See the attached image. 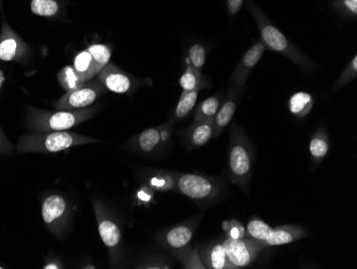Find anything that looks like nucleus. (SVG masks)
<instances>
[{"label": "nucleus", "instance_id": "nucleus-31", "mask_svg": "<svg viewBox=\"0 0 357 269\" xmlns=\"http://www.w3.org/2000/svg\"><path fill=\"white\" fill-rule=\"evenodd\" d=\"M357 76V56L354 55L353 59L351 60L350 64L347 66L346 69L344 70L340 76H339L338 80H337L336 84H335V88L338 89V88L344 87L347 84L351 83V82L354 81L355 78Z\"/></svg>", "mask_w": 357, "mask_h": 269}, {"label": "nucleus", "instance_id": "nucleus-4", "mask_svg": "<svg viewBox=\"0 0 357 269\" xmlns=\"http://www.w3.org/2000/svg\"><path fill=\"white\" fill-rule=\"evenodd\" d=\"M96 114L94 108L82 110H40L29 108L26 114V126L32 132L68 131L87 122Z\"/></svg>", "mask_w": 357, "mask_h": 269}, {"label": "nucleus", "instance_id": "nucleus-2", "mask_svg": "<svg viewBox=\"0 0 357 269\" xmlns=\"http://www.w3.org/2000/svg\"><path fill=\"white\" fill-rule=\"evenodd\" d=\"M254 145L245 132L234 124L230 133V146L228 152V176L232 184L248 192L254 166Z\"/></svg>", "mask_w": 357, "mask_h": 269}, {"label": "nucleus", "instance_id": "nucleus-13", "mask_svg": "<svg viewBox=\"0 0 357 269\" xmlns=\"http://www.w3.org/2000/svg\"><path fill=\"white\" fill-rule=\"evenodd\" d=\"M266 48L264 42L259 41L255 43L254 45L244 54L238 65L236 66L234 71L232 72L230 76L229 82L231 84V87L238 88L242 89L248 82L250 73L252 70L256 67L259 60L261 59L264 54L266 53Z\"/></svg>", "mask_w": 357, "mask_h": 269}, {"label": "nucleus", "instance_id": "nucleus-12", "mask_svg": "<svg viewBox=\"0 0 357 269\" xmlns=\"http://www.w3.org/2000/svg\"><path fill=\"white\" fill-rule=\"evenodd\" d=\"M96 80L106 90L115 94H130L137 87L135 78L110 62L96 74Z\"/></svg>", "mask_w": 357, "mask_h": 269}, {"label": "nucleus", "instance_id": "nucleus-24", "mask_svg": "<svg viewBox=\"0 0 357 269\" xmlns=\"http://www.w3.org/2000/svg\"><path fill=\"white\" fill-rule=\"evenodd\" d=\"M178 83H180L183 92H194V90H199L208 86L206 80L202 75L200 70L195 69L190 65L186 67L185 71L180 78Z\"/></svg>", "mask_w": 357, "mask_h": 269}, {"label": "nucleus", "instance_id": "nucleus-36", "mask_svg": "<svg viewBox=\"0 0 357 269\" xmlns=\"http://www.w3.org/2000/svg\"><path fill=\"white\" fill-rule=\"evenodd\" d=\"M227 9L229 12L230 15H236L242 9L244 0H226Z\"/></svg>", "mask_w": 357, "mask_h": 269}, {"label": "nucleus", "instance_id": "nucleus-33", "mask_svg": "<svg viewBox=\"0 0 357 269\" xmlns=\"http://www.w3.org/2000/svg\"><path fill=\"white\" fill-rule=\"evenodd\" d=\"M222 228L226 231L227 237L232 240H238L245 236V228H243L242 224L236 220H230L222 224Z\"/></svg>", "mask_w": 357, "mask_h": 269}, {"label": "nucleus", "instance_id": "nucleus-10", "mask_svg": "<svg viewBox=\"0 0 357 269\" xmlns=\"http://www.w3.org/2000/svg\"><path fill=\"white\" fill-rule=\"evenodd\" d=\"M27 44L12 29L3 15L0 30V61L21 62L27 57Z\"/></svg>", "mask_w": 357, "mask_h": 269}, {"label": "nucleus", "instance_id": "nucleus-8", "mask_svg": "<svg viewBox=\"0 0 357 269\" xmlns=\"http://www.w3.org/2000/svg\"><path fill=\"white\" fill-rule=\"evenodd\" d=\"M222 245L226 251L227 259L234 269L250 266L257 260L259 253L264 249L258 242L246 236L238 240L227 237Z\"/></svg>", "mask_w": 357, "mask_h": 269}, {"label": "nucleus", "instance_id": "nucleus-22", "mask_svg": "<svg viewBox=\"0 0 357 269\" xmlns=\"http://www.w3.org/2000/svg\"><path fill=\"white\" fill-rule=\"evenodd\" d=\"M30 10L38 17L54 19L62 12L60 0H30Z\"/></svg>", "mask_w": 357, "mask_h": 269}, {"label": "nucleus", "instance_id": "nucleus-26", "mask_svg": "<svg viewBox=\"0 0 357 269\" xmlns=\"http://www.w3.org/2000/svg\"><path fill=\"white\" fill-rule=\"evenodd\" d=\"M271 231H272V228L266 222L260 220L259 218H252L248 222V228L245 230V236L256 240L264 248H266L264 244H266V240H268Z\"/></svg>", "mask_w": 357, "mask_h": 269}, {"label": "nucleus", "instance_id": "nucleus-19", "mask_svg": "<svg viewBox=\"0 0 357 269\" xmlns=\"http://www.w3.org/2000/svg\"><path fill=\"white\" fill-rule=\"evenodd\" d=\"M314 108V98L308 92H296L289 100V110L292 115L304 118L310 115Z\"/></svg>", "mask_w": 357, "mask_h": 269}, {"label": "nucleus", "instance_id": "nucleus-32", "mask_svg": "<svg viewBox=\"0 0 357 269\" xmlns=\"http://www.w3.org/2000/svg\"><path fill=\"white\" fill-rule=\"evenodd\" d=\"M333 7L342 17H356L357 0H336L333 3Z\"/></svg>", "mask_w": 357, "mask_h": 269}, {"label": "nucleus", "instance_id": "nucleus-1", "mask_svg": "<svg viewBox=\"0 0 357 269\" xmlns=\"http://www.w3.org/2000/svg\"><path fill=\"white\" fill-rule=\"evenodd\" d=\"M248 9L256 21L259 31L261 35V41L268 49L276 53L282 54L287 58L294 61L298 67L306 72L316 69V64L310 58L307 57L302 51L296 48L284 34L278 29L266 14L260 10L256 3L250 0L248 3Z\"/></svg>", "mask_w": 357, "mask_h": 269}, {"label": "nucleus", "instance_id": "nucleus-20", "mask_svg": "<svg viewBox=\"0 0 357 269\" xmlns=\"http://www.w3.org/2000/svg\"><path fill=\"white\" fill-rule=\"evenodd\" d=\"M330 150V138L326 130H319L310 140V152L314 164L322 162Z\"/></svg>", "mask_w": 357, "mask_h": 269}, {"label": "nucleus", "instance_id": "nucleus-27", "mask_svg": "<svg viewBox=\"0 0 357 269\" xmlns=\"http://www.w3.org/2000/svg\"><path fill=\"white\" fill-rule=\"evenodd\" d=\"M57 78L60 86L66 92L77 89V88L82 87V86L87 83V82L84 81L83 78L78 75L73 66H67V67L62 68L59 73L57 74Z\"/></svg>", "mask_w": 357, "mask_h": 269}, {"label": "nucleus", "instance_id": "nucleus-18", "mask_svg": "<svg viewBox=\"0 0 357 269\" xmlns=\"http://www.w3.org/2000/svg\"><path fill=\"white\" fill-rule=\"evenodd\" d=\"M200 259L206 268L212 269H234L227 259L222 242L211 245L208 248L199 252Z\"/></svg>", "mask_w": 357, "mask_h": 269}, {"label": "nucleus", "instance_id": "nucleus-17", "mask_svg": "<svg viewBox=\"0 0 357 269\" xmlns=\"http://www.w3.org/2000/svg\"><path fill=\"white\" fill-rule=\"evenodd\" d=\"M213 119L194 122L186 131L185 138L190 147L197 148L206 145L211 138H213Z\"/></svg>", "mask_w": 357, "mask_h": 269}, {"label": "nucleus", "instance_id": "nucleus-7", "mask_svg": "<svg viewBox=\"0 0 357 269\" xmlns=\"http://www.w3.org/2000/svg\"><path fill=\"white\" fill-rule=\"evenodd\" d=\"M42 219L50 232L54 235L67 228L71 218V206L67 198L59 194H50L41 205Z\"/></svg>", "mask_w": 357, "mask_h": 269}, {"label": "nucleus", "instance_id": "nucleus-28", "mask_svg": "<svg viewBox=\"0 0 357 269\" xmlns=\"http://www.w3.org/2000/svg\"><path fill=\"white\" fill-rule=\"evenodd\" d=\"M87 51L93 58L94 65H96L98 73L107 64H109L110 58H112V49L106 44H92V45L88 46Z\"/></svg>", "mask_w": 357, "mask_h": 269}, {"label": "nucleus", "instance_id": "nucleus-16", "mask_svg": "<svg viewBox=\"0 0 357 269\" xmlns=\"http://www.w3.org/2000/svg\"><path fill=\"white\" fill-rule=\"evenodd\" d=\"M308 235H310V233L307 232L302 226H292V224L278 226V228H272L264 246H266V248H268V247L284 246V245L291 244V242L302 240Z\"/></svg>", "mask_w": 357, "mask_h": 269}, {"label": "nucleus", "instance_id": "nucleus-29", "mask_svg": "<svg viewBox=\"0 0 357 269\" xmlns=\"http://www.w3.org/2000/svg\"><path fill=\"white\" fill-rule=\"evenodd\" d=\"M174 254L178 256V260L183 263L185 268H206L197 250H192L188 247L183 250L176 251Z\"/></svg>", "mask_w": 357, "mask_h": 269}, {"label": "nucleus", "instance_id": "nucleus-14", "mask_svg": "<svg viewBox=\"0 0 357 269\" xmlns=\"http://www.w3.org/2000/svg\"><path fill=\"white\" fill-rule=\"evenodd\" d=\"M240 97L241 89L234 87H230L228 94L224 96V99H222L224 101H222V104H220L213 117L214 138H218L226 129V126L231 122Z\"/></svg>", "mask_w": 357, "mask_h": 269}, {"label": "nucleus", "instance_id": "nucleus-34", "mask_svg": "<svg viewBox=\"0 0 357 269\" xmlns=\"http://www.w3.org/2000/svg\"><path fill=\"white\" fill-rule=\"evenodd\" d=\"M150 184L153 188L158 189L160 191H166L169 189L174 188V178L172 174L169 175H155L150 180Z\"/></svg>", "mask_w": 357, "mask_h": 269}, {"label": "nucleus", "instance_id": "nucleus-9", "mask_svg": "<svg viewBox=\"0 0 357 269\" xmlns=\"http://www.w3.org/2000/svg\"><path fill=\"white\" fill-rule=\"evenodd\" d=\"M104 86L98 80L89 81L77 88L67 92L55 103L56 110H82L93 104L96 99L105 92Z\"/></svg>", "mask_w": 357, "mask_h": 269}, {"label": "nucleus", "instance_id": "nucleus-6", "mask_svg": "<svg viewBox=\"0 0 357 269\" xmlns=\"http://www.w3.org/2000/svg\"><path fill=\"white\" fill-rule=\"evenodd\" d=\"M93 210L100 237L109 251L110 260L116 264V262L119 261L120 252H121V228L103 203L100 201H93Z\"/></svg>", "mask_w": 357, "mask_h": 269}, {"label": "nucleus", "instance_id": "nucleus-3", "mask_svg": "<svg viewBox=\"0 0 357 269\" xmlns=\"http://www.w3.org/2000/svg\"><path fill=\"white\" fill-rule=\"evenodd\" d=\"M100 143L89 136L70 131L28 132L20 138L16 146L20 152L55 154L84 144Z\"/></svg>", "mask_w": 357, "mask_h": 269}, {"label": "nucleus", "instance_id": "nucleus-21", "mask_svg": "<svg viewBox=\"0 0 357 269\" xmlns=\"http://www.w3.org/2000/svg\"><path fill=\"white\" fill-rule=\"evenodd\" d=\"M73 68L77 72L78 75L83 78L85 82L91 81L92 78L98 74L93 58L87 50L79 52L74 57Z\"/></svg>", "mask_w": 357, "mask_h": 269}, {"label": "nucleus", "instance_id": "nucleus-11", "mask_svg": "<svg viewBox=\"0 0 357 269\" xmlns=\"http://www.w3.org/2000/svg\"><path fill=\"white\" fill-rule=\"evenodd\" d=\"M172 124L174 122H169L163 126L144 130L130 140L128 146L142 154H152L162 147L166 140H169L172 132Z\"/></svg>", "mask_w": 357, "mask_h": 269}, {"label": "nucleus", "instance_id": "nucleus-39", "mask_svg": "<svg viewBox=\"0 0 357 269\" xmlns=\"http://www.w3.org/2000/svg\"><path fill=\"white\" fill-rule=\"evenodd\" d=\"M0 10L3 12V0H0Z\"/></svg>", "mask_w": 357, "mask_h": 269}, {"label": "nucleus", "instance_id": "nucleus-40", "mask_svg": "<svg viewBox=\"0 0 357 269\" xmlns=\"http://www.w3.org/2000/svg\"><path fill=\"white\" fill-rule=\"evenodd\" d=\"M3 266H0V269H3Z\"/></svg>", "mask_w": 357, "mask_h": 269}, {"label": "nucleus", "instance_id": "nucleus-37", "mask_svg": "<svg viewBox=\"0 0 357 269\" xmlns=\"http://www.w3.org/2000/svg\"><path fill=\"white\" fill-rule=\"evenodd\" d=\"M43 268L44 269H58V268H61V265H60L59 263L50 262V263H46V264L44 265Z\"/></svg>", "mask_w": 357, "mask_h": 269}, {"label": "nucleus", "instance_id": "nucleus-38", "mask_svg": "<svg viewBox=\"0 0 357 269\" xmlns=\"http://www.w3.org/2000/svg\"><path fill=\"white\" fill-rule=\"evenodd\" d=\"M5 73H3V72L1 71V69H0V90H1V88H3V84H5Z\"/></svg>", "mask_w": 357, "mask_h": 269}, {"label": "nucleus", "instance_id": "nucleus-25", "mask_svg": "<svg viewBox=\"0 0 357 269\" xmlns=\"http://www.w3.org/2000/svg\"><path fill=\"white\" fill-rule=\"evenodd\" d=\"M198 92H199V90L182 92L180 99H178L176 108H174V113H172V122L183 119L192 112L195 104L197 103Z\"/></svg>", "mask_w": 357, "mask_h": 269}, {"label": "nucleus", "instance_id": "nucleus-30", "mask_svg": "<svg viewBox=\"0 0 357 269\" xmlns=\"http://www.w3.org/2000/svg\"><path fill=\"white\" fill-rule=\"evenodd\" d=\"M206 60V46L200 43L194 44L188 50V61L195 69L200 70L204 67Z\"/></svg>", "mask_w": 357, "mask_h": 269}, {"label": "nucleus", "instance_id": "nucleus-35", "mask_svg": "<svg viewBox=\"0 0 357 269\" xmlns=\"http://www.w3.org/2000/svg\"><path fill=\"white\" fill-rule=\"evenodd\" d=\"M14 146L12 145L11 142L8 140L6 134L3 133L1 126H0V154H13Z\"/></svg>", "mask_w": 357, "mask_h": 269}, {"label": "nucleus", "instance_id": "nucleus-5", "mask_svg": "<svg viewBox=\"0 0 357 269\" xmlns=\"http://www.w3.org/2000/svg\"><path fill=\"white\" fill-rule=\"evenodd\" d=\"M174 178V188L194 201H213L222 194L220 178L208 177L200 174H172Z\"/></svg>", "mask_w": 357, "mask_h": 269}, {"label": "nucleus", "instance_id": "nucleus-15", "mask_svg": "<svg viewBox=\"0 0 357 269\" xmlns=\"http://www.w3.org/2000/svg\"><path fill=\"white\" fill-rule=\"evenodd\" d=\"M195 226H190V224L174 226L162 235L160 242L174 252L183 250L190 246Z\"/></svg>", "mask_w": 357, "mask_h": 269}, {"label": "nucleus", "instance_id": "nucleus-23", "mask_svg": "<svg viewBox=\"0 0 357 269\" xmlns=\"http://www.w3.org/2000/svg\"><path fill=\"white\" fill-rule=\"evenodd\" d=\"M224 92H218L215 96L208 98V99L202 101L198 106L197 110L195 112L194 122H199V120L213 119L224 99Z\"/></svg>", "mask_w": 357, "mask_h": 269}]
</instances>
